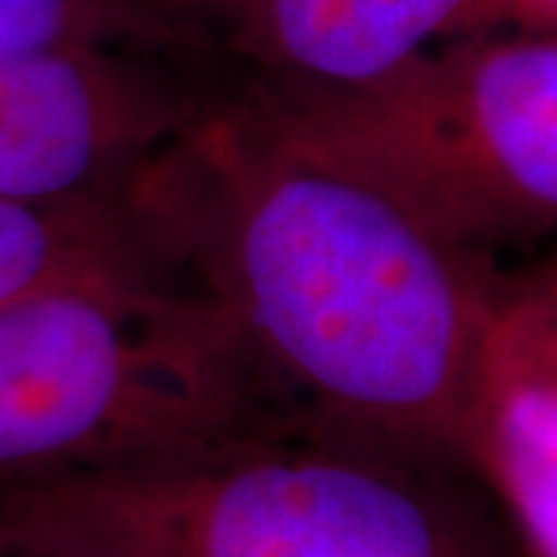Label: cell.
I'll use <instances>...</instances> for the list:
<instances>
[{"instance_id":"6da1fadb","label":"cell","mask_w":557,"mask_h":557,"mask_svg":"<svg viewBox=\"0 0 557 557\" xmlns=\"http://www.w3.org/2000/svg\"><path fill=\"white\" fill-rule=\"evenodd\" d=\"M115 205L273 394L359 440L461 458L498 282L379 180L251 106L186 121Z\"/></svg>"},{"instance_id":"7a4b0ae2","label":"cell","mask_w":557,"mask_h":557,"mask_svg":"<svg viewBox=\"0 0 557 557\" xmlns=\"http://www.w3.org/2000/svg\"><path fill=\"white\" fill-rule=\"evenodd\" d=\"M273 397L218 313L146 258L0 304V480L258 437Z\"/></svg>"},{"instance_id":"3957f363","label":"cell","mask_w":557,"mask_h":557,"mask_svg":"<svg viewBox=\"0 0 557 557\" xmlns=\"http://www.w3.org/2000/svg\"><path fill=\"white\" fill-rule=\"evenodd\" d=\"M409 458L431 456L270 431L149 465L0 480V515L75 557H502Z\"/></svg>"},{"instance_id":"277c9868","label":"cell","mask_w":557,"mask_h":557,"mask_svg":"<svg viewBox=\"0 0 557 557\" xmlns=\"http://www.w3.org/2000/svg\"><path fill=\"white\" fill-rule=\"evenodd\" d=\"M263 109L471 258L557 233V38L474 40Z\"/></svg>"},{"instance_id":"5b68a950","label":"cell","mask_w":557,"mask_h":557,"mask_svg":"<svg viewBox=\"0 0 557 557\" xmlns=\"http://www.w3.org/2000/svg\"><path fill=\"white\" fill-rule=\"evenodd\" d=\"M196 112L100 47L0 53V199L115 201L143 161Z\"/></svg>"},{"instance_id":"8992f818","label":"cell","mask_w":557,"mask_h":557,"mask_svg":"<svg viewBox=\"0 0 557 557\" xmlns=\"http://www.w3.org/2000/svg\"><path fill=\"white\" fill-rule=\"evenodd\" d=\"M461 458L493 486L523 557H557V357L498 282Z\"/></svg>"},{"instance_id":"52a82bcc","label":"cell","mask_w":557,"mask_h":557,"mask_svg":"<svg viewBox=\"0 0 557 557\" xmlns=\"http://www.w3.org/2000/svg\"><path fill=\"white\" fill-rule=\"evenodd\" d=\"M248 44L307 81L359 90L428 53V44L486 20V0H236Z\"/></svg>"},{"instance_id":"ba28073f","label":"cell","mask_w":557,"mask_h":557,"mask_svg":"<svg viewBox=\"0 0 557 557\" xmlns=\"http://www.w3.org/2000/svg\"><path fill=\"white\" fill-rule=\"evenodd\" d=\"M127 258L146 255L115 201L25 205L0 199V304Z\"/></svg>"},{"instance_id":"9c48e42d","label":"cell","mask_w":557,"mask_h":557,"mask_svg":"<svg viewBox=\"0 0 557 557\" xmlns=\"http://www.w3.org/2000/svg\"><path fill=\"white\" fill-rule=\"evenodd\" d=\"M119 22L102 0H0V53L97 47Z\"/></svg>"},{"instance_id":"30bf717a","label":"cell","mask_w":557,"mask_h":557,"mask_svg":"<svg viewBox=\"0 0 557 557\" xmlns=\"http://www.w3.org/2000/svg\"><path fill=\"white\" fill-rule=\"evenodd\" d=\"M505 288L557 357V255L518 282H505Z\"/></svg>"},{"instance_id":"8fae6325","label":"cell","mask_w":557,"mask_h":557,"mask_svg":"<svg viewBox=\"0 0 557 557\" xmlns=\"http://www.w3.org/2000/svg\"><path fill=\"white\" fill-rule=\"evenodd\" d=\"M0 557H75L65 548L40 539L38 533L20 527L16 520L0 515Z\"/></svg>"},{"instance_id":"7c38bea8","label":"cell","mask_w":557,"mask_h":557,"mask_svg":"<svg viewBox=\"0 0 557 557\" xmlns=\"http://www.w3.org/2000/svg\"><path fill=\"white\" fill-rule=\"evenodd\" d=\"M486 16H515L536 25H557V0H486Z\"/></svg>"}]
</instances>
